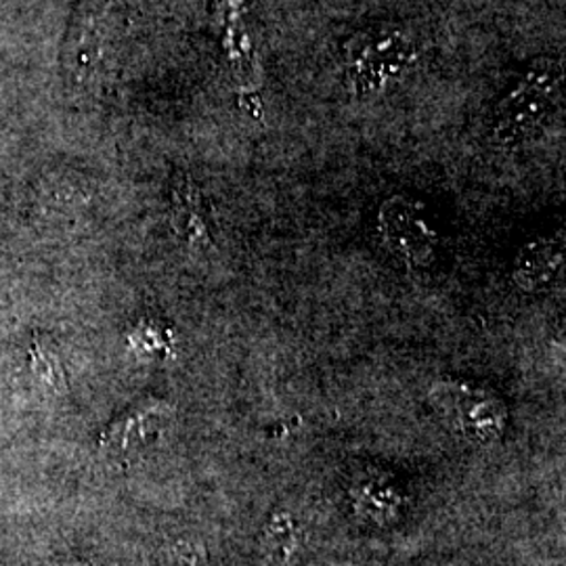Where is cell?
Returning <instances> with one entry per match:
<instances>
[{
	"label": "cell",
	"instance_id": "6da1fadb",
	"mask_svg": "<svg viewBox=\"0 0 566 566\" xmlns=\"http://www.w3.org/2000/svg\"><path fill=\"white\" fill-rule=\"evenodd\" d=\"M556 95H560V67L554 61L533 63L495 105L493 137L504 145L523 142L546 118Z\"/></svg>",
	"mask_w": 566,
	"mask_h": 566
},
{
	"label": "cell",
	"instance_id": "5b68a950",
	"mask_svg": "<svg viewBox=\"0 0 566 566\" xmlns=\"http://www.w3.org/2000/svg\"><path fill=\"white\" fill-rule=\"evenodd\" d=\"M170 418V407L160 401H145L130 407L122 418L107 428L103 434V446L114 449L142 447L163 434Z\"/></svg>",
	"mask_w": 566,
	"mask_h": 566
},
{
	"label": "cell",
	"instance_id": "3957f363",
	"mask_svg": "<svg viewBox=\"0 0 566 566\" xmlns=\"http://www.w3.org/2000/svg\"><path fill=\"white\" fill-rule=\"evenodd\" d=\"M432 405L439 418L455 434L476 441H497L507 424L504 403L485 388L470 382H441L432 390Z\"/></svg>",
	"mask_w": 566,
	"mask_h": 566
},
{
	"label": "cell",
	"instance_id": "277c9868",
	"mask_svg": "<svg viewBox=\"0 0 566 566\" xmlns=\"http://www.w3.org/2000/svg\"><path fill=\"white\" fill-rule=\"evenodd\" d=\"M172 223L177 233L193 248L212 245L210 214L200 187L196 181L179 172L172 181Z\"/></svg>",
	"mask_w": 566,
	"mask_h": 566
},
{
	"label": "cell",
	"instance_id": "8992f818",
	"mask_svg": "<svg viewBox=\"0 0 566 566\" xmlns=\"http://www.w3.org/2000/svg\"><path fill=\"white\" fill-rule=\"evenodd\" d=\"M32 367H34V374H36L39 382L46 390H51L53 395L65 392L67 382H65V376H63V369H61L60 357L51 346H46L41 340L34 343V346H32Z\"/></svg>",
	"mask_w": 566,
	"mask_h": 566
},
{
	"label": "cell",
	"instance_id": "7a4b0ae2",
	"mask_svg": "<svg viewBox=\"0 0 566 566\" xmlns=\"http://www.w3.org/2000/svg\"><path fill=\"white\" fill-rule=\"evenodd\" d=\"M120 32L116 0H78L63 63L78 82H93L105 72Z\"/></svg>",
	"mask_w": 566,
	"mask_h": 566
}]
</instances>
